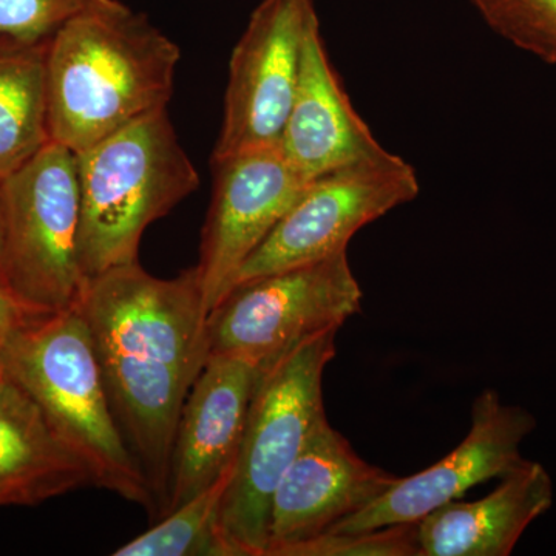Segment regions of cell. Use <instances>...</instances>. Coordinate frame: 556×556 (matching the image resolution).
<instances>
[{
    "label": "cell",
    "mask_w": 556,
    "mask_h": 556,
    "mask_svg": "<svg viewBox=\"0 0 556 556\" xmlns=\"http://www.w3.org/2000/svg\"><path fill=\"white\" fill-rule=\"evenodd\" d=\"M482 21L518 49L556 64V0H471Z\"/></svg>",
    "instance_id": "cell-19"
},
{
    "label": "cell",
    "mask_w": 556,
    "mask_h": 556,
    "mask_svg": "<svg viewBox=\"0 0 556 556\" xmlns=\"http://www.w3.org/2000/svg\"><path fill=\"white\" fill-rule=\"evenodd\" d=\"M93 485L89 468L10 378L0 382V507L38 506Z\"/></svg>",
    "instance_id": "cell-16"
},
{
    "label": "cell",
    "mask_w": 556,
    "mask_h": 556,
    "mask_svg": "<svg viewBox=\"0 0 556 556\" xmlns=\"http://www.w3.org/2000/svg\"><path fill=\"white\" fill-rule=\"evenodd\" d=\"M76 308L89 327L113 416L160 518L179 415L208 358L195 266L159 278L138 262L86 281Z\"/></svg>",
    "instance_id": "cell-1"
},
{
    "label": "cell",
    "mask_w": 556,
    "mask_h": 556,
    "mask_svg": "<svg viewBox=\"0 0 556 556\" xmlns=\"http://www.w3.org/2000/svg\"><path fill=\"white\" fill-rule=\"evenodd\" d=\"M278 556H420L417 522L356 533H324Z\"/></svg>",
    "instance_id": "cell-21"
},
{
    "label": "cell",
    "mask_w": 556,
    "mask_h": 556,
    "mask_svg": "<svg viewBox=\"0 0 556 556\" xmlns=\"http://www.w3.org/2000/svg\"><path fill=\"white\" fill-rule=\"evenodd\" d=\"M262 369L243 357L208 356L179 415L160 518L200 495L233 466Z\"/></svg>",
    "instance_id": "cell-13"
},
{
    "label": "cell",
    "mask_w": 556,
    "mask_h": 556,
    "mask_svg": "<svg viewBox=\"0 0 556 556\" xmlns=\"http://www.w3.org/2000/svg\"><path fill=\"white\" fill-rule=\"evenodd\" d=\"M552 503L554 484L546 468L526 460L482 500L452 501L420 519V556H508Z\"/></svg>",
    "instance_id": "cell-15"
},
{
    "label": "cell",
    "mask_w": 556,
    "mask_h": 556,
    "mask_svg": "<svg viewBox=\"0 0 556 556\" xmlns=\"http://www.w3.org/2000/svg\"><path fill=\"white\" fill-rule=\"evenodd\" d=\"M535 427V417L525 408L504 405L496 391L485 390L471 407L470 431L450 455L420 473L399 478L371 506L343 519L327 533L367 532L419 522L468 489L506 477L525 464L519 445Z\"/></svg>",
    "instance_id": "cell-11"
},
{
    "label": "cell",
    "mask_w": 556,
    "mask_h": 556,
    "mask_svg": "<svg viewBox=\"0 0 556 556\" xmlns=\"http://www.w3.org/2000/svg\"><path fill=\"white\" fill-rule=\"evenodd\" d=\"M211 163L214 189L195 265L207 314L228 294L243 263L311 182L289 164L280 144Z\"/></svg>",
    "instance_id": "cell-10"
},
{
    "label": "cell",
    "mask_w": 556,
    "mask_h": 556,
    "mask_svg": "<svg viewBox=\"0 0 556 556\" xmlns=\"http://www.w3.org/2000/svg\"><path fill=\"white\" fill-rule=\"evenodd\" d=\"M7 375L30 394L93 485L148 508L156 503L113 416L89 327L78 308L46 314L5 340Z\"/></svg>",
    "instance_id": "cell-3"
},
{
    "label": "cell",
    "mask_w": 556,
    "mask_h": 556,
    "mask_svg": "<svg viewBox=\"0 0 556 556\" xmlns=\"http://www.w3.org/2000/svg\"><path fill=\"white\" fill-rule=\"evenodd\" d=\"M399 478L362 459L325 419L274 493L265 556L324 535L371 506Z\"/></svg>",
    "instance_id": "cell-12"
},
{
    "label": "cell",
    "mask_w": 556,
    "mask_h": 556,
    "mask_svg": "<svg viewBox=\"0 0 556 556\" xmlns=\"http://www.w3.org/2000/svg\"><path fill=\"white\" fill-rule=\"evenodd\" d=\"M113 0H0V42L46 46L67 22Z\"/></svg>",
    "instance_id": "cell-20"
},
{
    "label": "cell",
    "mask_w": 556,
    "mask_h": 556,
    "mask_svg": "<svg viewBox=\"0 0 556 556\" xmlns=\"http://www.w3.org/2000/svg\"><path fill=\"white\" fill-rule=\"evenodd\" d=\"M233 466L200 495L192 497L159 525L116 548L113 556H225L218 535V514Z\"/></svg>",
    "instance_id": "cell-18"
},
{
    "label": "cell",
    "mask_w": 556,
    "mask_h": 556,
    "mask_svg": "<svg viewBox=\"0 0 556 556\" xmlns=\"http://www.w3.org/2000/svg\"><path fill=\"white\" fill-rule=\"evenodd\" d=\"M3 285L46 313L75 308L86 287L78 236V155L50 141L0 181Z\"/></svg>",
    "instance_id": "cell-6"
},
{
    "label": "cell",
    "mask_w": 556,
    "mask_h": 556,
    "mask_svg": "<svg viewBox=\"0 0 556 556\" xmlns=\"http://www.w3.org/2000/svg\"><path fill=\"white\" fill-rule=\"evenodd\" d=\"M179 60L177 43L121 0L79 14L47 47L51 141L78 155L167 109Z\"/></svg>",
    "instance_id": "cell-2"
},
{
    "label": "cell",
    "mask_w": 556,
    "mask_h": 556,
    "mask_svg": "<svg viewBox=\"0 0 556 556\" xmlns=\"http://www.w3.org/2000/svg\"><path fill=\"white\" fill-rule=\"evenodd\" d=\"M46 314L50 313L22 302L9 289L0 287V334H7Z\"/></svg>",
    "instance_id": "cell-22"
},
{
    "label": "cell",
    "mask_w": 556,
    "mask_h": 556,
    "mask_svg": "<svg viewBox=\"0 0 556 556\" xmlns=\"http://www.w3.org/2000/svg\"><path fill=\"white\" fill-rule=\"evenodd\" d=\"M362 298L348 251L244 281L208 313V356L268 367L311 336L342 327L361 313Z\"/></svg>",
    "instance_id": "cell-7"
},
{
    "label": "cell",
    "mask_w": 556,
    "mask_h": 556,
    "mask_svg": "<svg viewBox=\"0 0 556 556\" xmlns=\"http://www.w3.org/2000/svg\"><path fill=\"white\" fill-rule=\"evenodd\" d=\"M7 336H9V332H7V334H0V382H2L3 379L9 378V375H7V362H5Z\"/></svg>",
    "instance_id": "cell-23"
},
{
    "label": "cell",
    "mask_w": 556,
    "mask_h": 556,
    "mask_svg": "<svg viewBox=\"0 0 556 556\" xmlns=\"http://www.w3.org/2000/svg\"><path fill=\"white\" fill-rule=\"evenodd\" d=\"M314 0H262L229 61L222 127L212 159L280 142L294 101Z\"/></svg>",
    "instance_id": "cell-9"
},
{
    "label": "cell",
    "mask_w": 556,
    "mask_h": 556,
    "mask_svg": "<svg viewBox=\"0 0 556 556\" xmlns=\"http://www.w3.org/2000/svg\"><path fill=\"white\" fill-rule=\"evenodd\" d=\"M419 190L412 164L388 150L320 175L243 263L232 288L348 251L358 230L415 200Z\"/></svg>",
    "instance_id": "cell-8"
},
{
    "label": "cell",
    "mask_w": 556,
    "mask_h": 556,
    "mask_svg": "<svg viewBox=\"0 0 556 556\" xmlns=\"http://www.w3.org/2000/svg\"><path fill=\"white\" fill-rule=\"evenodd\" d=\"M78 254L84 277L138 262L146 229L200 188L167 109L78 153Z\"/></svg>",
    "instance_id": "cell-4"
},
{
    "label": "cell",
    "mask_w": 556,
    "mask_h": 556,
    "mask_svg": "<svg viewBox=\"0 0 556 556\" xmlns=\"http://www.w3.org/2000/svg\"><path fill=\"white\" fill-rule=\"evenodd\" d=\"M278 144L308 181L387 150L351 104L329 61L320 21L306 36L298 90Z\"/></svg>",
    "instance_id": "cell-14"
},
{
    "label": "cell",
    "mask_w": 556,
    "mask_h": 556,
    "mask_svg": "<svg viewBox=\"0 0 556 556\" xmlns=\"http://www.w3.org/2000/svg\"><path fill=\"white\" fill-rule=\"evenodd\" d=\"M47 47L0 42V181L51 141Z\"/></svg>",
    "instance_id": "cell-17"
},
{
    "label": "cell",
    "mask_w": 556,
    "mask_h": 556,
    "mask_svg": "<svg viewBox=\"0 0 556 556\" xmlns=\"http://www.w3.org/2000/svg\"><path fill=\"white\" fill-rule=\"evenodd\" d=\"M0 287L5 288V285H3V215H2V203H0Z\"/></svg>",
    "instance_id": "cell-24"
},
{
    "label": "cell",
    "mask_w": 556,
    "mask_h": 556,
    "mask_svg": "<svg viewBox=\"0 0 556 556\" xmlns=\"http://www.w3.org/2000/svg\"><path fill=\"white\" fill-rule=\"evenodd\" d=\"M340 328L303 340L262 369L232 477L223 495L218 535L225 556H265L270 501L281 478L327 419L324 375Z\"/></svg>",
    "instance_id": "cell-5"
}]
</instances>
